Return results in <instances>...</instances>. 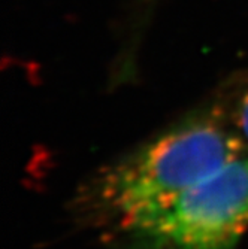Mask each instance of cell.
Here are the masks:
<instances>
[{
    "label": "cell",
    "instance_id": "cell-1",
    "mask_svg": "<svg viewBox=\"0 0 248 249\" xmlns=\"http://www.w3.org/2000/svg\"><path fill=\"white\" fill-rule=\"evenodd\" d=\"M247 151L220 110L200 112L105 169L90 187L87 203L103 222L133 234Z\"/></svg>",
    "mask_w": 248,
    "mask_h": 249
},
{
    "label": "cell",
    "instance_id": "cell-2",
    "mask_svg": "<svg viewBox=\"0 0 248 249\" xmlns=\"http://www.w3.org/2000/svg\"><path fill=\"white\" fill-rule=\"evenodd\" d=\"M248 229V151L133 233L148 249H232Z\"/></svg>",
    "mask_w": 248,
    "mask_h": 249
},
{
    "label": "cell",
    "instance_id": "cell-3",
    "mask_svg": "<svg viewBox=\"0 0 248 249\" xmlns=\"http://www.w3.org/2000/svg\"><path fill=\"white\" fill-rule=\"evenodd\" d=\"M230 124L233 125L242 143L248 149V88L241 94L232 109Z\"/></svg>",
    "mask_w": 248,
    "mask_h": 249
}]
</instances>
